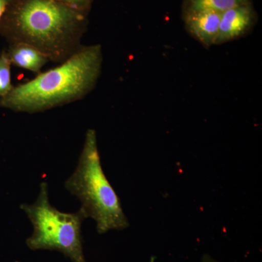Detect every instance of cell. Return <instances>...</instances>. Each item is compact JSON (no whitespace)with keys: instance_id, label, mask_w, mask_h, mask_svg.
<instances>
[{"instance_id":"obj_10","label":"cell","mask_w":262,"mask_h":262,"mask_svg":"<svg viewBox=\"0 0 262 262\" xmlns=\"http://www.w3.org/2000/svg\"><path fill=\"white\" fill-rule=\"evenodd\" d=\"M71 8L89 14L94 0H54Z\"/></svg>"},{"instance_id":"obj_12","label":"cell","mask_w":262,"mask_h":262,"mask_svg":"<svg viewBox=\"0 0 262 262\" xmlns=\"http://www.w3.org/2000/svg\"><path fill=\"white\" fill-rule=\"evenodd\" d=\"M201 262H220L217 261L216 259H215L214 258L212 257V256H210L209 254L203 255V257H202Z\"/></svg>"},{"instance_id":"obj_5","label":"cell","mask_w":262,"mask_h":262,"mask_svg":"<svg viewBox=\"0 0 262 262\" xmlns=\"http://www.w3.org/2000/svg\"><path fill=\"white\" fill-rule=\"evenodd\" d=\"M258 21L253 3L234 7L221 13L220 29L215 46L237 40L248 35Z\"/></svg>"},{"instance_id":"obj_1","label":"cell","mask_w":262,"mask_h":262,"mask_svg":"<svg viewBox=\"0 0 262 262\" xmlns=\"http://www.w3.org/2000/svg\"><path fill=\"white\" fill-rule=\"evenodd\" d=\"M88 16L54 0H11L0 20V35L9 44L30 45L61 63L82 47Z\"/></svg>"},{"instance_id":"obj_11","label":"cell","mask_w":262,"mask_h":262,"mask_svg":"<svg viewBox=\"0 0 262 262\" xmlns=\"http://www.w3.org/2000/svg\"><path fill=\"white\" fill-rule=\"evenodd\" d=\"M11 0H0V20Z\"/></svg>"},{"instance_id":"obj_6","label":"cell","mask_w":262,"mask_h":262,"mask_svg":"<svg viewBox=\"0 0 262 262\" xmlns=\"http://www.w3.org/2000/svg\"><path fill=\"white\" fill-rule=\"evenodd\" d=\"M220 18V13L211 10H201L183 15L188 34L207 48L215 46Z\"/></svg>"},{"instance_id":"obj_7","label":"cell","mask_w":262,"mask_h":262,"mask_svg":"<svg viewBox=\"0 0 262 262\" xmlns=\"http://www.w3.org/2000/svg\"><path fill=\"white\" fill-rule=\"evenodd\" d=\"M6 51L11 64L34 73H41L42 67L50 61L42 52L26 43H12Z\"/></svg>"},{"instance_id":"obj_9","label":"cell","mask_w":262,"mask_h":262,"mask_svg":"<svg viewBox=\"0 0 262 262\" xmlns=\"http://www.w3.org/2000/svg\"><path fill=\"white\" fill-rule=\"evenodd\" d=\"M10 67L11 62L8 53L6 51H3L0 54V98L5 97L13 89Z\"/></svg>"},{"instance_id":"obj_3","label":"cell","mask_w":262,"mask_h":262,"mask_svg":"<svg viewBox=\"0 0 262 262\" xmlns=\"http://www.w3.org/2000/svg\"><path fill=\"white\" fill-rule=\"evenodd\" d=\"M65 188L82 203L88 218L96 223L98 234L110 230H122L129 227L121 202L101 166L96 130L86 132L83 149L78 165L67 179Z\"/></svg>"},{"instance_id":"obj_8","label":"cell","mask_w":262,"mask_h":262,"mask_svg":"<svg viewBox=\"0 0 262 262\" xmlns=\"http://www.w3.org/2000/svg\"><path fill=\"white\" fill-rule=\"evenodd\" d=\"M251 3H252L251 0H184L182 13L185 15L201 10L222 13L234 7Z\"/></svg>"},{"instance_id":"obj_4","label":"cell","mask_w":262,"mask_h":262,"mask_svg":"<svg viewBox=\"0 0 262 262\" xmlns=\"http://www.w3.org/2000/svg\"><path fill=\"white\" fill-rule=\"evenodd\" d=\"M20 208L34 227L32 235L26 241L29 248L32 251L54 250L72 262H87L81 227L88 217L82 208L75 213H64L52 206L46 182L41 183L37 201L31 205L23 204Z\"/></svg>"},{"instance_id":"obj_2","label":"cell","mask_w":262,"mask_h":262,"mask_svg":"<svg viewBox=\"0 0 262 262\" xmlns=\"http://www.w3.org/2000/svg\"><path fill=\"white\" fill-rule=\"evenodd\" d=\"M102 62L101 46H82L58 67L13 87L0 98V107L33 114L82 99L96 87Z\"/></svg>"}]
</instances>
